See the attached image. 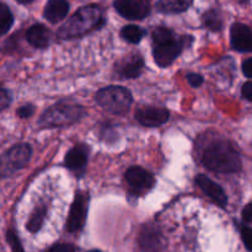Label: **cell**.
<instances>
[{
	"mask_svg": "<svg viewBox=\"0 0 252 252\" xmlns=\"http://www.w3.org/2000/svg\"><path fill=\"white\" fill-rule=\"evenodd\" d=\"M105 24V11L102 7L97 4H89L76 10L75 14L59 27L57 34L63 39L79 38L100 30Z\"/></svg>",
	"mask_w": 252,
	"mask_h": 252,
	"instance_id": "obj_1",
	"label": "cell"
},
{
	"mask_svg": "<svg viewBox=\"0 0 252 252\" xmlns=\"http://www.w3.org/2000/svg\"><path fill=\"white\" fill-rule=\"evenodd\" d=\"M191 36H179L171 29L158 26L153 30V57L160 68H166L192 42Z\"/></svg>",
	"mask_w": 252,
	"mask_h": 252,
	"instance_id": "obj_2",
	"label": "cell"
},
{
	"mask_svg": "<svg viewBox=\"0 0 252 252\" xmlns=\"http://www.w3.org/2000/svg\"><path fill=\"white\" fill-rule=\"evenodd\" d=\"M202 162L208 170L218 174H235L241 171V159L230 142L217 140L204 149Z\"/></svg>",
	"mask_w": 252,
	"mask_h": 252,
	"instance_id": "obj_3",
	"label": "cell"
},
{
	"mask_svg": "<svg viewBox=\"0 0 252 252\" xmlns=\"http://www.w3.org/2000/svg\"><path fill=\"white\" fill-rule=\"evenodd\" d=\"M85 115L86 111L83 106L69 101H61L44 111L38 123L43 128L66 127L80 121Z\"/></svg>",
	"mask_w": 252,
	"mask_h": 252,
	"instance_id": "obj_4",
	"label": "cell"
},
{
	"mask_svg": "<svg viewBox=\"0 0 252 252\" xmlns=\"http://www.w3.org/2000/svg\"><path fill=\"white\" fill-rule=\"evenodd\" d=\"M95 100L103 110L115 115H122L129 110L133 102L132 94L123 86H107L95 95Z\"/></svg>",
	"mask_w": 252,
	"mask_h": 252,
	"instance_id": "obj_5",
	"label": "cell"
},
{
	"mask_svg": "<svg viewBox=\"0 0 252 252\" xmlns=\"http://www.w3.org/2000/svg\"><path fill=\"white\" fill-rule=\"evenodd\" d=\"M32 149L29 144H17L0 157V177H9L30 162Z\"/></svg>",
	"mask_w": 252,
	"mask_h": 252,
	"instance_id": "obj_6",
	"label": "cell"
},
{
	"mask_svg": "<svg viewBox=\"0 0 252 252\" xmlns=\"http://www.w3.org/2000/svg\"><path fill=\"white\" fill-rule=\"evenodd\" d=\"M118 15L127 20H143L152 11V0H113Z\"/></svg>",
	"mask_w": 252,
	"mask_h": 252,
	"instance_id": "obj_7",
	"label": "cell"
},
{
	"mask_svg": "<svg viewBox=\"0 0 252 252\" xmlns=\"http://www.w3.org/2000/svg\"><path fill=\"white\" fill-rule=\"evenodd\" d=\"M89 208V194L86 192H78L71 203L70 212H69L66 229L70 233H76L81 230L86 221Z\"/></svg>",
	"mask_w": 252,
	"mask_h": 252,
	"instance_id": "obj_8",
	"label": "cell"
},
{
	"mask_svg": "<svg viewBox=\"0 0 252 252\" xmlns=\"http://www.w3.org/2000/svg\"><path fill=\"white\" fill-rule=\"evenodd\" d=\"M126 181L134 193L142 194L153 189L155 179L152 172L140 166H132L126 171Z\"/></svg>",
	"mask_w": 252,
	"mask_h": 252,
	"instance_id": "obj_9",
	"label": "cell"
},
{
	"mask_svg": "<svg viewBox=\"0 0 252 252\" xmlns=\"http://www.w3.org/2000/svg\"><path fill=\"white\" fill-rule=\"evenodd\" d=\"M169 111L165 107L144 106L135 111V120L144 127H160L169 120Z\"/></svg>",
	"mask_w": 252,
	"mask_h": 252,
	"instance_id": "obj_10",
	"label": "cell"
},
{
	"mask_svg": "<svg viewBox=\"0 0 252 252\" xmlns=\"http://www.w3.org/2000/svg\"><path fill=\"white\" fill-rule=\"evenodd\" d=\"M138 243L143 252H162L164 249V238L161 233L157 226L150 224H147L142 228Z\"/></svg>",
	"mask_w": 252,
	"mask_h": 252,
	"instance_id": "obj_11",
	"label": "cell"
},
{
	"mask_svg": "<svg viewBox=\"0 0 252 252\" xmlns=\"http://www.w3.org/2000/svg\"><path fill=\"white\" fill-rule=\"evenodd\" d=\"M144 68V61L139 54H130L115 66V74L117 79H135L142 74Z\"/></svg>",
	"mask_w": 252,
	"mask_h": 252,
	"instance_id": "obj_12",
	"label": "cell"
},
{
	"mask_svg": "<svg viewBox=\"0 0 252 252\" xmlns=\"http://www.w3.org/2000/svg\"><path fill=\"white\" fill-rule=\"evenodd\" d=\"M230 44L235 51L249 53L252 51V32L245 24L235 22L230 27Z\"/></svg>",
	"mask_w": 252,
	"mask_h": 252,
	"instance_id": "obj_13",
	"label": "cell"
},
{
	"mask_svg": "<svg viewBox=\"0 0 252 252\" xmlns=\"http://www.w3.org/2000/svg\"><path fill=\"white\" fill-rule=\"evenodd\" d=\"M196 184L214 203L218 204L220 208H225L226 204H228V198H226L224 189L218 184H216L213 180L207 177L206 175H198L196 177Z\"/></svg>",
	"mask_w": 252,
	"mask_h": 252,
	"instance_id": "obj_14",
	"label": "cell"
},
{
	"mask_svg": "<svg viewBox=\"0 0 252 252\" xmlns=\"http://www.w3.org/2000/svg\"><path fill=\"white\" fill-rule=\"evenodd\" d=\"M88 158L89 150L86 145H76L66 153L64 164H65L66 169H69L70 171L83 174L86 164H88Z\"/></svg>",
	"mask_w": 252,
	"mask_h": 252,
	"instance_id": "obj_15",
	"label": "cell"
},
{
	"mask_svg": "<svg viewBox=\"0 0 252 252\" xmlns=\"http://www.w3.org/2000/svg\"><path fill=\"white\" fill-rule=\"evenodd\" d=\"M70 4L68 0H48L43 9V17L51 24H58L68 15Z\"/></svg>",
	"mask_w": 252,
	"mask_h": 252,
	"instance_id": "obj_16",
	"label": "cell"
},
{
	"mask_svg": "<svg viewBox=\"0 0 252 252\" xmlns=\"http://www.w3.org/2000/svg\"><path fill=\"white\" fill-rule=\"evenodd\" d=\"M52 33L44 25L34 24L26 31V39L33 48H47L51 43Z\"/></svg>",
	"mask_w": 252,
	"mask_h": 252,
	"instance_id": "obj_17",
	"label": "cell"
},
{
	"mask_svg": "<svg viewBox=\"0 0 252 252\" xmlns=\"http://www.w3.org/2000/svg\"><path fill=\"white\" fill-rule=\"evenodd\" d=\"M193 4V0H158L155 4L157 11L165 15L182 14Z\"/></svg>",
	"mask_w": 252,
	"mask_h": 252,
	"instance_id": "obj_18",
	"label": "cell"
},
{
	"mask_svg": "<svg viewBox=\"0 0 252 252\" xmlns=\"http://www.w3.org/2000/svg\"><path fill=\"white\" fill-rule=\"evenodd\" d=\"M202 24L209 31L219 32L224 27L223 14L218 9H209L202 15Z\"/></svg>",
	"mask_w": 252,
	"mask_h": 252,
	"instance_id": "obj_19",
	"label": "cell"
},
{
	"mask_svg": "<svg viewBox=\"0 0 252 252\" xmlns=\"http://www.w3.org/2000/svg\"><path fill=\"white\" fill-rule=\"evenodd\" d=\"M145 34H147V31L143 27L137 26V25H127V26L122 27L120 32L121 38L133 44L139 43Z\"/></svg>",
	"mask_w": 252,
	"mask_h": 252,
	"instance_id": "obj_20",
	"label": "cell"
},
{
	"mask_svg": "<svg viewBox=\"0 0 252 252\" xmlns=\"http://www.w3.org/2000/svg\"><path fill=\"white\" fill-rule=\"evenodd\" d=\"M47 214V207L44 204H41V206H37L36 208L32 212L31 217H30L29 221H27L26 226L29 229V231L31 233H37L39 229L42 228L44 223V219H46Z\"/></svg>",
	"mask_w": 252,
	"mask_h": 252,
	"instance_id": "obj_21",
	"label": "cell"
},
{
	"mask_svg": "<svg viewBox=\"0 0 252 252\" xmlns=\"http://www.w3.org/2000/svg\"><path fill=\"white\" fill-rule=\"evenodd\" d=\"M14 14L10 7L0 0V37L6 34L14 25Z\"/></svg>",
	"mask_w": 252,
	"mask_h": 252,
	"instance_id": "obj_22",
	"label": "cell"
},
{
	"mask_svg": "<svg viewBox=\"0 0 252 252\" xmlns=\"http://www.w3.org/2000/svg\"><path fill=\"white\" fill-rule=\"evenodd\" d=\"M6 241L9 243L10 248L14 252H25L24 248L21 245V241H20L19 236H17V233L12 229H9L6 231Z\"/></svg>",
	"mask_w": 252,
	"mask_h": 252,
	"instance_id": "obj_23",
	"label": "cell"
},
{
	"mask_svg": "<svg viewBox=\"0 0 252 252\" xmlns=\"http://www.w3.org/2000/svg\"><path fill=\"white\" fill-rule=\"evenodd\" d=\"M251 238H252L251 226L246 225L245 224V225L241 228V239H243V243L248 251H251Z\"/></svg>",
	"mask_w": 252,
	"mask_h": 252,
	"instance_id": "obj_24",
	"label": "cell"
},
{
	"mask_svg": "<svg viewBox=\"0 0 252 252\" xmlns=\"http://www.w3.org/2000/svg\"><path fill=\"white\" fill-rule=\"evenodd\" d=\"M10 103H11V95L6 89L0 85V111L9 107Z\"/></svg>",
	"mask_w": 252,
	"mask_h": 252,
	"instance_id": "obj_25",
	"label": "cell"
},
{
	"mask_svg": "<svg viewBox=\"0 0 252 252\" xmlns=\"http://www.w3.org/2000/svg\"><path fill=\"white\" fill-rule=\"evenodd\" d=\"M187 81H189V85L192 88H198L203 84L204 78L201 75V74H196V73H189L187 74Z\"/></svg>",
	"mask_w": 252,
	"mask_h": 252,
	"instance_id": "obj_26",
	"label": "cell"
},
{
	"mask_svg": "<svg viewBox=\"0 0 252 252\" xmlns=\"http://www.w3.org/2000/svg\"><path fill=\"white\" fill-rule=\"evenodd\" d=\"M47 252H75V248L71 244H57Z\"/></svg>",
	"mask_w": 252,
	"mask_h": 252,
	"instance_id": "obj_27",
	"label": "cell"
},
{
	"mask_svg": "<svg viewBox=\"0 0 252 252\" xmlns=\"http://www.w3.org/2000/svg\"><path fill=\"white\" fill-rule=\"evenodd\" d=\"M34 113V107L32 105H25L17 110V116L21 118H29Z\"/></svg>",
	"mask_w": 252,
	"mask_h": 252,
	"instance_id": "obj_28",
	"label": "cell"
},
{
	"mask_svg": "<svg viewBox=\"0 0 252 252\" xmlns=\"http://www.w3.org/2000/svg\"><path fill=\"white\" fill-rule=\"evenodd\" d=\"M243 219L244 221L246 223V225H250L252 221V203L246 204V207L244 208L243 211Z\"/></svg>",
	"mask_w": 252,
	"mask_h": 252,
	"instance_id": "obj_29",
	"label": "cell"
},
{
	"mask_svg": "<svg viewBox=\"0 0 252 252\" xmlns=\"http://www.w3.org/2000/svg\"><path fill=\"white\" fill-rule=\"evenodd\" d=\"M243 73L246 78H252V59L248 58L243 63Z\"/></svg>",
	"mask_w": 252,
	"mask_h": 252,
	"instance_id": "obj_30",
	"label": "cell"
},
{
	"mask_svg": "<svg viewBox=\"0 0 252 252\" xmlns=\"http://www.w3.org/2000/svg\"><path fill=\"white\" fill-rule=\"evenodd\" d=\"M241 94H243V96L248 101L252 100V88H251L250 81H246V83L244 84L243 89H241Z\"/></svg>",
	"mask_w": 252,
	"mask_h": 252,
	"instance_id": "obj_31",
	"label": "cell"
},
{
	"mask_svg": "<svg viewBox=\"0 0 252 252\" xmlns=\"http://www.w3.org/2000/svg\"><path fill=\"white\" fill-rule=\"evenodd\" d=\"M17 2H20V4H22V5H29V4H31V2H33L34 0H16Z\"/></svg>",
	"mask_w": 252,
	"mask_h": 252,
	"instance_id": "obj_32",
	"label": "cell"
},
{
	"mask_svg": "<svg viewBox=\"0 0 252 252\" xmlns=\"http://www.w3.org/2000/svg\"><path fill=\"white\" fill-rule=\"evenodd\" d=\"M238 1H240V2H245V4H248V2L250 1V0H238Z\"/></svg>",
	"mask_w": 252,
	"mask_h": 252,
	"instance_id": "obj_33",
	"label": "cell"
},
{
	"mask_svg": "<svg viewBox=\"0 0 252 252\" xmlns=\"http://www.w3.org/2000/svg\"><path fill=\"white\" fill-rule=\"evenodd\" d=\"M88 252H102V251H100V250H90V251H88Z\"/></svg>",
	"mask_w": 252,
	"mask_h": 252,
	"instance_id": "obj_34",
	"label": "cell"
}]
</instances>
